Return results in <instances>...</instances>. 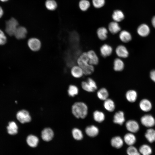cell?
I'll list each match as a JSON object with an SVG mask.
<instances>
[{
    "instance_id": "cell-38",
    "label": "cell",
    "mask_w": 155,
    "mask_h": 155,
    "mask_svg": "<svg viewBox=\"0 0 155 155\" xmlns=\"http://www.w3.org/2000/svg\"><path fill=\"white\" fill-rule=\"evenodd\" d=\"M105 0H92L93 6L97 9L102 7L105 5Z\"/></svg>"
},
{
    "instance_id": "cell-28",
    "label": "cell",
    "mask_w": 155,
    "mask_h": 155,
    "mask_svg": "<svg viewBox=\"0 0 155 155\" xmlns=\"http://www.w3.org/2000/svg\"><path fill=\"white\" fill-rule=\"evenodd\" d=\"M8 133L11 135L16 134L18 131V127L14 121L9 123L7 127Z\"/></svg>"
},
{
    "instance_id": "cell-22",
    "label": "cell",
    "mask_w": 155,
    "mask_h": 155,
    "mask_svg": "<svg viewBox=\"0 0 155 155\" xmlns=\"http://www.w3.org/2000/svg\"><path fill=\"white\" fill-rule=\"evenodd\" d=\"M139 106L141 109L144 112L150 111L152 108L150 102L147 99H143L140 102Z\"/></svg>"
},
{
    "instance_id": "cell-32",
    "label": "cell",
    "mask_w": 155,
    "mask_h": 155,
    "mask_svg": "<svg viewBox=\"0 0 155 155\" xmlns=\"http://www.w3.org/2000/svg\"><path fill=\"white\" fill-rule=\"evenodd\" d=\"M97 95L99 99L105 100L107 99L108 93L107 90L104 88H102L97 92Z\"/></svg>"
},
{
    "instance_id": "cell-30",
    "label": "cell",
    "mask_w": 155,
    "mask_h": 155,
    "mask_svg": "<svg viewBox=\"0 0 155 155\" xmlns=\"http://www.w3.org/2000/svg\"><path fill=\"white\" fill-rule=\"evenodd\" d=\"M139 151L142 155H150L152 152L151 148L146 144L142 145L139 148Z\"/></svg>"
},
{
    "instance_id": "cell-35",
    "label": "cell",
    "mask_w": 155,
    "mask_h": 155,
    "mask_svg": "<svg viewBox=\"0 0 155 155\" xmlns=\"http://www.w3.org/2000/svg\"><path fill=\"white\" fill-rule=\"evenodd\" d=\"M72 134L74 139L77 140H80L83 137L82 131L77 128H74L72 130Z\"/></svg>"
},
{
    "instance_id": "cell-23",
    "label": "cell",
    "mask_w": 155,
    "mask_h": 155,
    "mask_svg": "<svg viewBox=\"0 0 155 155\" xmlns=\"http://www.w3.org/2000/svg\"><path fill=\"white\" fill-rule=\"evenodd\" d=\"M86 134L90 137H94L98 135L99 133L98 128L94 125L87 127L85 129Z\"/></svg>"
},
{
    "instance_id": "cell-39",
    "label": "cell",
    "mask_w": 155,
    "mask_h": 155,
    "mask_svg": "<svg viewBox=\"0 0 155 155\" xmlns=\"http://www.w3.org/2000/svg\"><path fill=\"white\" fill-rule=\"evenodd\" d=\"M138 152L137 149L133 146H129L127 150L128 155H135Z\"/></svg>"
},
{
    "instance_id": "cell-8",
    "label": "cell",
    "mask_w": 155,
    "mask_h": 155,
    "mask_svg": "<svg viewBox=\"0 0 155 155\" xmlns=\"http://www.w3.org/2000/svg\"><path fill=\"white\" fill-rule=\"evenodd\" d=\"M115 53L118 57L125 58L129 56V52L127 48L123 45L117 46L115 49Z\"/></svg>"
},
{
    "instance_id": "cell-31",
    "label": "cell",
    "mask_w": 155,
    "mask_h": 155,
    "mask_svg": "<svg viewBox=\"0 0 155 155\" xmlns=\"http://www.w3.org/2000/svg\"><path fill=\"white\" fill-rule=\"evenodd\" d=\"M104 106L106 110L111 112L113 111L115 108V105L114 102L110 99L107 98L105 100Z\"/></svg>"
},
{
    "instance_id": "cell-29",
    "label": "cell",
    "mask_w": 155,
    "mask_h": 155,
    "mask_svg": "<svg viewBox=\"0 0 155 155\" xmlns=\"http://www.w3.org/2000/svg\"><path fill=\"white\" fill-rule=\"evenodd\" d=\"M125 96L127 99L128 101L133 102L136 100L137 97V94L135 91L130 90L127 92Z\"/></svg>"
},
{
    "instance_id": "cell-11",
    "label": "cell",
    "mask_w": 155,
    "mask_h": 155,
    "mask_svg": "<svg viewBox=\"0 0 155 155\" xmlns=\"http://www.w3.org/2000/svg\"><path fill=\"white\" fill-rule=\"evenodd\" d=\"M125 126L127 129L131 133H136L139 129V125L138 123L135 120L128 121L126 122Z\"/></svg>"
},
{
    "instance_id": "cell-42",
    "label": "cell",
    "mask_w": 155,
    "mask_h": 155,
    "mask_svg": "<svg viewBox=\"0 0 155 155\" xmlns=\"http://www.w3.org/2000/svg\"><path fill=\"white\" fill-rule=\"evenodd\" d=\"M152 22L153 26L155 28V16L153 18Z\"/></svg>"
},
{
    "instance_id": "cell-43",
    "label": "cell",
    "mask_w": 155,
    "mask_h": 155,
    "mask_svg": "<svg viewBox=\"0 0 155 155\" xmlns=\"http://www.w3.org/2000/svg\"><path fill=\"white\" fill-rule=\"evenodd\" d=\"M3 10L1 7L0 6V18H1V17L2 16L3 14Z\"/></svg>"
},
{
    "instance_id": "cell-14",
    "label": "cell",
    "mask_w": 155,
    "mask_h": 155,
    "mask_svg": "<svg viewBox=\"0 0 155 155\" xmlns=\"http://www.w3.org/2000/svg\"><path fill=\"white\" fill-rule=\"evenodd\" d=\"M121 27L118 22L113 21L109 23L108 26V30L113 34H115L120 32Z\"/></svg>"
},
{
    "instance_id": "cell-1",
    "label": "cell",
    "mask_w": 155,
    "mask_h": 155,
    "mask_svg": "<svg viewBox=\"0 0 155 155\" xmlns=\"http://www.w3.org/2000/svg\"><path fill=\"white\" fill-rule=\"evenodd\" d=\"M77 62V65L83 70L84 75H90L94 72V66L89 63L86 52L82 53L78 58Z\"/></svg>"
},
{
    "instance_id": "cell-26",
    "label": "cell",
    "mask_w": 155,
    "mask_h": 155,
    "mask_svg": "<svg viewBox=\"0 0 155 155\" xmlns=\"http://www.w3.org/2000/svg\"><path fill=\"white\" fill-rule=\"evenodd\" d=\"M111 143L113 147L117 148H119L123 146V142L121 137L117 136L113 137L111 139Z\"/></svg>"
},
{
    "instance_id": "cell-44",
    "label": "cell",
    "mask_w": 155,
    "mask_h": 155,
    "mask_svg": "<svg viewBox=\"0 0 155 155\" xmlns=\"http://www.w3.org/2000/svg\"><path fill=\"white\" fill-rule=\"evenodd\" d=\"M135 155H141V154L139 152H138Z\"/></svg>"
},
{
    "instance_id": "cell-40",
    "label": "cell",
    "mask_w": 155,
    "mask_h": 155,
    "mask_svg": "<svg viewBox=\"0 0 155 155\" xmlns=\"http://www.w3.org/2000/svg\"><path fill=\"white\" fill-rule=\"evenodd\" d=\"M7 41L6 37L3 32L0 29V45H3Z\"/></svg>"
},
{
    "instance_id": "cell-33",
    "label": "cell",
    "mask_w": 155,
    "mask_h": 155,
    "mask_svg": "<svg viewBox=\"0 0 155 155\" xmlns=\"http://www.w3.org/2000/svg\"><path fill=\"white\" fill-rule=\"evenodd\" d=\"M80 9L82 11H87L90 6V3L88 0H80L78 4Z\"/></svg>"
},
{
    "instance_id": "cell-41",
    "label": "cell",
    "mask_w": 155,
    "mask_h": 155,
    "mask_svg": "<svg viewBox=\"0 0 155 155\" xmlns=\"http://www.w3.org/2000/svg\"><path fill=\"white\" fill-rule=\"evenodd\" d=\"M150 76L152 80L155 82V70H152L151 71Z\"/></svg>"
},
{
    "instance_id": "cell-25",
    "label": "cell",
    "mask_w": 155,
    "mask_h": 155,
    "mask_svg": "<svg viewBox=\"0 0 155 155\" xmlns=\"http://www.w3.org/2000/svg\"><path fill=\"white\" fill-rule=\"evenodd\" d=\"M39 142L38 138L36 136L30 135L26 138V142L28 145L31 147H35L38 145Z\"/></svg>"
},
{
    "instance_id": "cell-2",
    "label": "cell",
    "mask_w": 155,
    "mask_h": 155,
    "mask_svg": "<svg viewBox=\"0 0 155 155\" xmlns=\"http://www.w3.org/2000/svg\"><path fill=\"white\" fill-rule=\"evenodd\" d=\"M72 112L73 115L76 118L84 119L88 114V107L84 102H76L72 106Z\"/></svg>"
},
{
    "instance_id": "cell-18",
    "label": "cell",
    "mask_w": 155,
    "mask_h": 155,
    "mask_svg": "<svg viewBox=\"0 0 155 155\" xmlns=\"http://www.w3.org/2000/svg\"><path fill=\"white\" fill-rule=\"evenodd\" d=\"M125 121L124 114L123 111H119L115 113L113 119V121L115 123L121 125Z\"/></svg>"
},
{
    "instance_id": "cell-3",
    "label": "cell",
    "mask_w": 155,
    "mask_h": 155,
    "mask_svg": "<svg viewBox=\"0 0 155 155\" xmlns=\"http://www.w3.org/2000/svg\"><path fill=\"white\" fill-rule=\"evenodd\" d=\"M18 26V21L15 18H12L6 22L5 31L9 36L13 35Z\"/></svg>"
},
{
    "instance_id": "cell-27",
    "label": "cell",
    "mask_w": 155,
    "mask_h": 155,
    "mask_svg": "<svg viewBox=\"0 0 155 155\" xmlns=\"http://www.w3.org/2000/svg\"><path fill=\"white\" fill-rule=\"evenodd\" d=\"M145 136L150 143L155 142V130L151 128L148 129L145 133Z\"/></svg>"
},
{
    "instance_id": "cell-37",
    "label": "cell",
    "mask_w": 155,
    "mask_h": 155,
    "mask_svg": "<svg viewBox=\"0 0 155 155\" xmlns=\"http://www.w3.org/2000/svg\"><path fill=\"white\" fill-rule=\"evenodd\" d=\"M46 8L50 10H53L57 8V5L54 0H47L45 2Z\"/></svg>"
},
{
    "instance_id": "cell-34",
    "label": "cell",
    "mask_w": 155,
    "mask_h": 155,
    "mask_svg": "<svg viewBox=\"0 0 155 155\" xmlns=\"http://www.w3.org/2000/svg\"><path fill=\"white\" fill-rule=\"evenodd\" d=\"M93 116L94 120L98 123L102 122L105 119L104 113L98 111H95L93 113Z\"/></svg>"
},
{
    "instance_id": "cell-7",
    "label": "cell",
    "mask_w": 155,
    "mask_h": 155,
    "mask_svg": "<svg viewBox=\"0 0 155 155\" xmlns=\"http://www.w3.org/2000/svg\"><path fill=\"white\" fill-rule=\"evenodd\" d=\"M141 122L142 124L146 127H150L155 125V119L151 115H145L142 116L141 119Z\"/></svg>"
},
{
    "instance_id": "cell-45",
    "label": "cell",
    "mask_w": 155,
    "mask_h": 155,
    "mask_svg": "<svg viewBox=\"0 0 155 155\" xmlns=\"http://www.w3.org/2000/svg\"><path fill=\"white\" fill-rule=\"evenodd\" d=\"M0 0L2 2H5L8 1V0Z\"/></svg>"
},
{
    "instance_id": "cell-12",
    "label": "cell",
    "mask_w": 155,
    "mask_h": 155,
    "mask_svg": "<svg viewBox=\"0 0 155 155\" xmlns=\"http://www.w3.org/2000/svg\"><path fill=\"white\" fill-rule=\"evenodd\" d=\"M54 132L53 130L50 128H46L44 129L41 133V137L44 141H50L53 138Z\"/></svg>"
},
{
    "instance_id": "cell-5",
    "label": "cell",
    "mask_w": 155,
    "mask_h": 155,
    "mask_svg": "<svg viewBox=\"0 0 155 155\" xmlns=\"http://www.w3.org/2000/svg\"><path fill=\"white\" fill-rule=\"evenodd\" d=\"M27 45L30 49L34 52L39 50L41 46L40 41L35 37L29 38L27 42Z\"/></svg>"
},
{
    "instance_id": "cell-17",
    "label": "cell",
    "mask_w": 155,
    "mask_h": 155,
    "mask_svg": "<svg viewBox=\"0 0 155 155\" xmlns=\"http://www.w3.org/2000/svg\"><path fill=\"white\" fill-rule=\"evenodd\" d=\"M71 75L75 78H80L84 75L82 68L78 65L72 66L71 69Z\"/></svg>"
},
{
    "instance_id": "cell-24",
    "label": "cell",
    "mask_w": 155,
    "mask_h": 155,
    "mask_svg": "<svg viewBox=\"0 0 155 155\" xmlns=\"http://www.w3.org/2000/svg\"><path fill=\"white\" fill-rule=\"evenodd\" d=\"M125 143L129 146H133L136 142V138L135 135L131 133L126 134L124 137Z\"/></svg>"
},
{
    "instance_id": "cell-21",
    "label": "cell",
    "mask_w": 155,
    "mask_h": 155,
    "mask_svg": "<svg viewBox=\"0 0 155 155\" xmlns=\"http://www.w3.org/2000/svg\"><path fill=\"white\" fill-rule=\"evenodd\" d=\"M119 38L120 40L124 43L129 42L132 39L131 34L125 30L121 31L119 33Z\"/></svg>"
},
{
    "instance_id": "cell-13",
    "label": "cell",
    "mask_w": 155,
    "mask_h": 155,
    "mask_svg": "<svg viewBox=\"0 0 155 155\" xmlns=\"http://www.w3.org/2000/svg\"><path fill=\"white\" fill-rule=\"evenodd\" d=\"M27 33V30L25 27L22 26H18L13 35L18 39H23L26 38Z\"/></svg>"
},
{
    "instance_id": "cell-4",
    "label": "cell",
    "mask_w": 155,
    "mask_h": 155,
    "mask_svg": "<svg viewBox=\"0 0 155 155\" xmlns=\"http://www.w3.org/2000/svg\"><path fill=\"white\" fill-rule=\"evenodd\" d=\"M81 86L84 90L89 92L94 91L97 87L95 81L90 78H88L86 81L82 82Z\"/></svg>"
},
{
    "instance_id": "cell-16",
    "label": "cell",
    "mask_w": 155,
    "mask_h": 155,
    "mask_svg": "<svg viewBox=\"0 0 155 155\" xmlns=\"http://www.w3.org/2000/svg\"><path fill=\"white\" fill-rule=\"evenodd\" d=\"M108 30L105 27H101L97 30L96 34L98 39L102 41L106 40L108 38Z\"/></svg>"
},
{
    "instance_id": "cell-9",
    "label": "cell",
    "mask_w": 155,
    "mask_h": 155,
    "mask_svg": "<svg viewBox=\"0 0 155 155\" xmlns=\"http://www.w3.org/2000/svg\"><path fill=\"white\" fill-rule=\"evenodd\" d=\"M86 52L89 63L94 66L97 65L99 63V59L95 51L90 50Z\"/></svg>"
},
{
    "instance_id": "cell-6",
    "label": "cell",
    "mask_w": 155,
    "mask_h": 155,
    "mask_svg": "<svg viewBox=\"0 0 155 155\" xmlns=\"http://www.w3.org/2000/svg\"><path fill=\"white\" fill-rule=\"evenodd\" d=\"M17 119L22 123L30 122L31 120V117L29 112L25 110H22L17 113Z\"/></svg>"
},
{
    "instance_id": "cell-15",
    "label": "cell",
    "mask_w": 155,
    "mask_h": 155,
    "mask_svg": "<svg viewBox=\"0 0 155 155\" xmlns=\"http://www.w3.org/2000/svg\"><path fill=\"white\" fill-rule=\"evenodd\" d=\"M113 67L115 71L120 72L123 70L124 68V63L121 58L117 57L114 59Z\"/></svg>"
},
{
    "instance_id": "cell-36",
    "label": "cell",
    "mask_w": 155,
    "mask_h": 155,
    "mask_svg": "<svg viewBox=\"0 0 155 155\" xmlns=\"http://www.w3.org/2000/svg\"><path fill=\"white\" fill-rule=\"evenodd\" d=\"M78 88L75 85H71L69 86L68 92L69 96L72 97L78 94Z\"/></svg>"
},
{
    "instance_id": "cell-20",
    "label": "cell",
    "mask_w": 155,
    "mask_h": 155,
    "mask_svg": "<svg viewBox=\"0 0 155 155\" xmlns=\"http://www.w3.org/2000/svg\"><path fill=\"white\" fill-rule=\"evenodd\" d=\"M137 32L141 36L145 37L147 36L150 32L149 26L146 24H143L140 25L137 29Z\"/></svg>"
},
{
    "instance_id": "cell-19",
    "label": "cell",
    "mask_w": 155,
    "mask_h": 155,
    "mask_svg": "<svg viewBox=\"0 0 155 155\" xmlns=\"http://www.w3.org/2000/svg\"><path fill=\"white\" fill-rule=\"evenodd\" d=\"M112 18L113 21L119 23L123 20L125 16L123 12L121 10L116 9L113 11Z\"/></svg>"
},
{
    "instance_id": "cell-10",
    "label": "cell",
    "mask_w": 155,
    "mask_h": 155,
    "mask_svg": "<svg viewBox=\"0 0 155 155\" xmlns=\"http://www.w3.org/2000/svg\"><path fill=\"white\" fill-rule=\"evenodd\" d=\"M100 51L102 57L104 58L107 57L112 54L113 49L111 45L107 44H104L100 47Z\"/></svg>"
}]
</instances>
